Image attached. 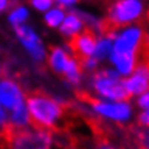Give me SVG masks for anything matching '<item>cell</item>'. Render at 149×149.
Segmentation results:
<instances>
[{
  "mask_svg": "<svg viewBox=\"0 0 149 149\" xmlns=\"http://www.w3.org/2000/svg\"><path fill=\"white\" fill-rule=\"evenodd\" d=\"M0 143L4 149H49L51 133L44 129H23L6 125L0 130Z\"/></svg>",
  "mask_w": 149,
  "mask_h": 149,
  "instance_id": "cell-1",
  "label": "cell"
},
{
  "mask_svg": "<svg viewBox=\"0 0 149 149\" xmlns=\"http://www.w3.org/2000/svg\"><path fill=\"white\" fill-rule=\"evenodd\" d=\"M28 113L35 129H54L61 120L62 107L42 91H33L28 96Z\"/></svg>",
  "mask_w": 149,
  "mask_h": 149,
  "instance_id": "cell-2",
  "label": "cell"
},
{
  "mask_svg": "<svg viewBox=\"0 0 149 149\" xmlns=\"http://www.w3.org/2000/svg\"><path fill=\"white\" fill-rule=\"evenodd\" d=\"M93 86L100 96L110 100L125 101L130 97L129 91L126 90L125 80H120L119 74L111 70H104L101 72H97L94 75Z\"/></svg>",
  "mask_w": 149,
  "mask_h": 149,
  "instance_id": "cell-3",
  "label": "cell"
},
{
  "mask_svg": "<svg viewBox=\"0 0 149 149\" xmlns=\"http://www.w3.org/2000/svg\"><path fill=\"white\" fill-rule=\"evenodd\" d=\"M81 99L83 101L88 103L97 113L103 114V116H107L110 119H114V120H120V122H125L130 117L132 114V109L130 106L126 103V101H111V103H107V101H101L99 99H94L88 94H81Z\"/></svg>",
  "mask_w": 149,
  "mask_h": 149,
  "instance_id": "cell-4",
  "label": "cell"
},
{
  "mask_svg": "<svg viewBox=\"0 0 149 149\" xmlns=\"http://www.w3.org/2000/svg\"><path fill=\"white\" fill-rule=\"evenodd\" d=\"M143 41V32L133 26L125 29L114 41L113 54H138Z\"/></svg>",
  "mask_w": 149,
  "mask_h": 149,
  "instance_id": "cell-5",
  "label": "cell"
},
{
  "mask_svg": "<svg viewBox=\"0 0 149 149\" xmlns=\"http://www.w3.org/2000/svg\"><path fill=\"white\" fill-rule=\"evenodd\" d=\"M96 44H97V41H96L94 32L87 29L83 33L71 38L70 42H68V47L72 51V54L75 55V61L80 62L84 58L93 56L94 49H96Z\"/></svg>",
  "mask_w": 149,
  "mask_h": 149,
  "instance_id": "cell-6",
  "label": "cell"
},
{
  "mask_svg": "<svg viewBox=\"0 0 149 149\" xmlns=\"http://www.w3.org/2000/svg\"><path fill=\"white\" fill-rule=\"evenodd\" d=\"M15 31H16V35H17V38L20 39V42L23 44V47L31 54V56H32L35 61H42L45 54H44L42 42H41V39L38 38V35H36L29 26H25V25L15 26Z\"/></svg>",
  "mask_w": 149,
  "mask_h": 149,
  "instance_id": "cell-7",
  "label": "cell"
},
{
  "mask_svg": "<svg viewBox=\"0 0 149 149\" xmlns=\"http://www.w3.org/2000/svg\"><path fill=\"white\" fill-rule=\"evenodd\" d=\"M0 104H3L6 109H10L12 111L25 104L22 90L12 80L0 81Z\"/></svg>",
  "mask_w": 149,
  "mask_h": 149,
  "instance_id": "cell-8",
  "label": "cell"
},
{
  "mask_svg": "<svg viewBox=\"0 0 149 149\" xmlns=\"http://www.w3.org/2000/svg\"><path fill=\"white\" fill-rule=\"evenodd\" d=\"M125 86L130 96L146 91L149 88V64H138L130 78L125 80Z\"/></svg>",
  "mask_w": 149,
  "mask_h": 149,
  "instance_id": "cell-9",
  "label": "cell"
},
{
  "mask_svg": "<svg viewBox=\"0 0 149 149\" xmlns=\"http://www.w3.org/2000/svg\"><path fill=\"white\" fill-rule=\"evenodd\" d=\"M111 61L117 67L119 72L127 75V74H132L138 65V54H113L111 52Z\"/></svg>",
  "mask_w": 149,
  "mask_h": 149,
  "instance_id": "cell-10",
  "label": "cell"
},
{
  "mask_svg": "<svg viewBox=\"0 0 149 149\" xmlns=\"http://www.w3.org/2000/svg\"><path fill=\"white\" fill-rule=\"evenodd\" d=\"M51 54H49V65L51 68L58 72V74H64L65 71V67L68 64V61L71 59L67 52L64 49H61L59 47H51L49 48Z\"/></svg>",
  "mask_w": 149,
  "mask_h": 149,
  "instance_id": "cell-11",
  "label": "cell"
},
{
  "mask_svg": "<svg viewBox=\"0 0 149 149\" xmlns=\"http://www.w3.org/2000/svg\"><path fill=\"white\" fill-rule=\"evenodd\" d=\"M83 20L80 17V15L75 13H70L68 16L64 17L62 23H61V32L70 38H74L77 35H80V31L83 29Z\"/></svg>",
  "mask_w": 149,
  "mask_h": 149,
  "instance_id": "cell-12",
  "label": "cell"
},
{
  "mask_svg": "<svg viewBox=\"0 0 149 149\" xmlns=\"http://www.w3.org/2000/svg\"><path fill=\"white\" fill-rule=\"evenodd\" d=\"M64 75L65 78L71 83V84H77L80 81V75H81V67L80 64L75 61V59H70L67 67H65V71H64Z\"/></svg>",
  "mask_w": 149,
  "mask_h": 149,
  "instance_id": "cell-13",
  "label": "cell"
},
{
  "mask_svg": "<svg viewBox=\"0 0 149 149\" xmlns=\"http://www.w3.org/2000/svg\"><path fill=\"white\" fill-rule=\"evenodd\" d=\"M111 49H113L111 41L107 39V38H103V39L97 41V44H96V49H94V54H93V58L103 59L104 56H107V54H110Z\"/></svg>",
  "mask_w": 149,
  "mask_h": 149,
  "instance_id": "cell-14",
  "label": "cell"
},
{
  "mask_svg": "<svg viewBox=\"0 0 149 149\" xmlns=\"http://www.w3.org/2000/svg\"><path fill=\"white\" fill-rule=\"evenodd\" d=\"M45 20H47V23H48L49 26H52V28L59 26V25L62 23V20H64V13H62L61 9H52V10H49V12L47 13Z\"/></svg>",
  "mask_w": 149,
  "mask_h": 149,
  "instance_id": "cell-15",
  "label": "cell"
},
{
  "mask_svg": "<svg viewBox=\"0 0 149 149\" xmlns=\"http://www.w3.org/2000/svg\"><path fill=\"white\" fill-rule=\"evenodd\" d=\"M26 17H28V10H26L23 6L16 7V9L9 15V20H10L15 26L22 25V22H25V19H26Z\"/></svg>",
  "mask_w": 149,
  "mask_h": 149,
  "instance_id": "cell-16",
  "label": "cell"
},
{
  "mask_svg": "<svg viewBox=\"0 0 149 149\" xmlns=\"http://www.w3.org/2000/svg\"><path fill=\"white\" fill-rule=\"evenodd\" d=\"M32 6H35L36 9L39 10H47L52 6V1L51 0H33L32 1Z\"/></svg>",
  "mask_w": 149,
  "mask_h": 149,
  "instance_id": "cell-17",
  "label": "cell"
},
{
  "mask_svg": "<svg viewBox=\"0 0 149 149\" xmlns=\"http://www.w3.org/2000/svg\"><path fill=\"white\" fill-rule=\"evenodd\" d=\"M139 106L141 107H143V109H146V110H149V91L148 93H145V94H142L141 97H139Z\"/></svg>",
  "mask_w": 149,
  "mask_h": 149,
  "instance_id": "cell-18",
  "label": "cell"
},
{
  "mask_svg": "<svg viewBox=\"0 0 149 149\" xmlns=\"http://www.w3.org/2000/svg\"><path fill=\"white\" fill-rule=\"evenodd\" d=\"M139 123L141 125H146V126H149V110H146V111H143L141 116H139Z\"/></svg>",
  "mask_w": 149,
  "mask_h": 149,
  "instance_id": "cell-19",
  "label": "cell"
},
{
  "mask_svg": "<svg viewBox=\"0 0 149 149\" xmlns=\"http://www.w3.org/2000/svg\"><path fill=\"white\" fill-rule=\"evenodd\" d=\"M6 114H4V111H3V109L0 107V126L3 127V126H6Z\"/></svg>",
  "mask_w": 149,
  "mask_h": 149,
  "instance_id": "cell-20",
  "label": "cell"
},
{
  "mask_svg": "<svg viewBox=\"0 0 149 149\" xmlns=\"http://www.w3.org/2000/svg\"><path fill=\"white\" fill-rule=\"evenodd\" d=\"M7 6H9V1H4V0H0V12H3V10H6V9H7Z\"/></svg>",
  "mask_w": 149,
  "mask_h": 149,
  "instance_id": "cell-21",
  "label": "cell"
},
{
  "mask_svg": "<svg viewBox=\"0 0 149 149\" xmlns=\"http://www.w3.org/2000/svg\"><path fill=\"white\" fill-rule=\"evenodd\" d=\"M58 4H59V6H74L75 1H59Z\"/></svg>",
  "mask_w": 149,
  "mask_h": 149,
  "instance_id": "cell-22",
  "label": "cell"
},
{
  "mask_svg": "<svg viewBox=\"0 0 149 149\" xmlns=\"http://www.w3.org/2000/svg\"><path fill=\"white\" fill-rule=\"evenodd\" d=\"M103 149H113V148H107V146H106V148H103Z\"/></svg>",
  "mask_w": 149,
  "mask_h": 149,
  "instance_id": "cell-23",
  "label": "cell"
},
{
  "mask_svg": "<svg viewBox=\"0 0 149 149\" xmlns=\"http://www.w3.org/2000/svg\"><path fill=\"white\" fill-rule=\"evenodd\" d=\"M148 19H149V12H148Z\"/></svg>",
  "mask_w": 149,
  "mask_h": 149,
  "instance_id": "cell-24",
  "label": "cell"
}]
</instances>
